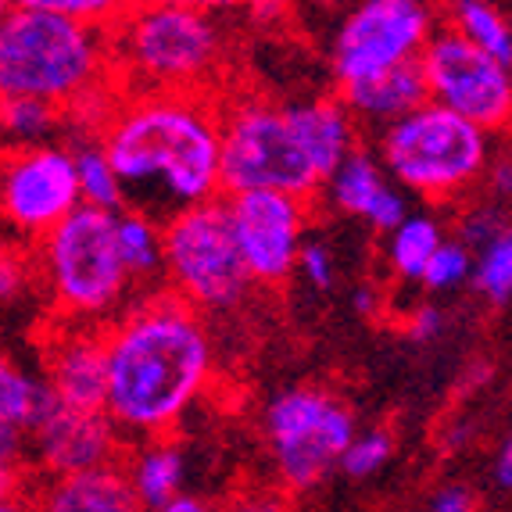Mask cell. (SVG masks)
Listing matches in <instances>:
<instances>
[{
    "label": "cell",
    "mask_w": 512,
    "mask_h": 512,
    "mask_svg": "<svg viewBox=\"0 0 512 512\" xmlns=\"http://www.w3.org/2000/svg\"><path fill=\"white\" fill-rule=\"evenodd\" d=\"M437 33L434 8L416 0H366L341 18L330 47V69L341 90L419 61Z\"/></svg>",
    "instance_id": "obj_10"
},
{
    "label": "cell",
    "mask_w": 512,
    "mask_h": 512,
    "mask_svg": "<svg viewBox=\"0 0 512 512\" xmlns=\"http://www.w3.org/2000/svg\"><path fill=\"white\" fill-rule=\"evenodd\" d=\"M33 512H147L140 505L126 462H111L101 470L72 473V477H43L29 491Z\"/></svg>",
    "instance_id": "obj_16"
},
{
    "label": "cell",
    "mask_w": 512,
    "mask_h": 512,
    "mask_svg": "<svg viewBox=\"0 0 512 512\" xmlns=\"http://www.w3.org/2000/svg\"><path fill=\"white\" fill-rule=\"evenodd\" d=\"M40 262L54 305L76 326L111 316L133 283L115 244V215L86 205L40 240Z\"/></svg>",
    "instance_id": "obj_6"
},
{
    "label": "cell",
    "mask_w": 512,
    "mask_h": 512,
    "mask_svg": "<svg viewBox=\"0 0 512 512\" xmlns=\"http://www.w3.org/2000/svg\"><path fill=\"white\" fill-rule=\"evenodd\" d=\"M326 194L341 212L359 215L369 226L384 230L391 237L405 219H409V205L405 197L384 180V169L369 151H355L341 169L326 180Z\"/></svg>",
    "instance_id": "obj_18"
},
{
    "label": "cell",
    "mask_w": 512,
    "mask_h": 512,
    "mask_svg": "<svg viewBox=\"0 0 512 512\" xmlns=\"http://www.w3.org/2000/svg\"><path fill=\"white\" fill-rule=\"evenodd\" d=\"M65 111L43 101H26V97H11L0 101V144L4 151H26V147H43L40 140L51 137L61 126Z\"/></svg>",
    "instance_id": "obj_25"
},
{
    "label": "cell",
    "mask_w": 512,
    "mask_h": 512,
    "mask_svg": "<svg viewBox=\"0 0 512 512\" xmlns=\"http://www.w3.org/2000/svg\"><path fill=\"white\" fill-rule=\"evenodd\" d=\"M47 391L65 409L104 412L108 402V355L104 330L76 326L47 348Z\"/></svg>",
    "instance_id": "obj_15"
},
{
    "label": "cell",
    "mask_w": 512,
    "mask_h": 512,
    "mask_svg": "<svg viewBox=\"0 0 512 512\" xmlns=\"http://www.w3.org/2000/svg\"><path fill=\"white\" fill-rule=\"evenodd\" d=\"M495 484L502 491H512V430L505 434V441L498 444V455H495Z\"/></svg>",
    "instance_id": "obj_38"
},
{
    "label": "cell",
    "mask_w": 512,
    "mask_h": 512,
    "mask_svg": "<svg viewBox=\"0 0 512 512\" xmlns=\"http://www.w3.org/2000/svg\"><path fill=\"white\" fill-rule=\"evenodd\" d=\"M101 147L122 187L162 194L169 219L222 194L219 119L201 97H129L104 126Z\"/></svg>",
    "instance_id": "obj_2"
},
{
    "label": "cell",
    "mask_w": 512,
    "mask_h": 512,
    "mask_svg": "<svg viewBox=\"0 0 512 512\" xmlns=\"http://www.w3.org/2000/svg\"><path fill=\"white\" fill-rule=\"evenodd\" d=\"M405 333H409L416 344L437 341L444 333V312L437 305H419L412 308V316L405 319Z\"/></svg>",
    "instance_id": "obj_34"
},
{
    "label": "cell",
    "mask_w": 512,
    "mask_h": 512,
    "mask_svg": "<svg viewBox=\"0 0 512 512\" xmlns=\"http://www.w3.org/2000/svg\"><path fill=\"white\" fill-rule=\"evenodd\" d=\"M419 69L427 79L430 104L455 111L484 133L512 122V69L477 51L452 26H437L419 54Z\"/></svg>",
    "instance_id": "obj_11"
},
{
    "label": "cell",
    "mask_w": 512,
    "mask_h": 512,
    "mask_svg": "<svg viewBox=\"0 0 512 512\" xmlns=\"http://www.w3.org/2000/svg\"><path fill=\"white\" fill-rule=\"evenodd\" d=\"M427 512H477V495L466 484H448L430 498Z\"/></svg>",
    "instance_id": "obj_36"
},
{
    "label": "cell",
    "mask_w": 512,
    "mask_h": 512,
    "mask_svg": "<svg viewBox=\"0 0 512 512\" xmlns=\"http://www.w3.org/2000/svg\"><path fill=\"white\" fill-rule=\"evenodd\" d=\"M222 133V194L273 190L308 201L323 180L316 176L308 154L301 151L283 108L265 101L233 104L219 119Z\"/></svg>",
    "instance_id": "obj_8"
},
{
    "label": "cell",
    "mask_w": 512,
    "mask_h": 512,
    "mask_svg": "<svg viewBox=\"0 0 512 512\" xmlns=\"http://www.w3.org/2000/svg\"><path fill=\"white\" fill-rule=\"evenodd\" d=\"M219 61V26L194 4L126 8L111 26V69L133 83L129 97H197V86L219 69Z\"/></svg>",
    "instance_id": "obj_4"
},
{
    "label": "cell",
    "mask_w": 512,
    "mask_h": 512,
    "mask_svg": "<svg viewBox=\"0 0 512 512\" xmlns=\"http://www.w3.org/2000/svg\"><path fill=\"white\" fill-rule=\"evenodd\" d=\"M115 244L126 273L133 280H147L154 273H165V244L162 226L147 212H119L115 215Z\"/></svg>",
    "instance_id": "obj_23"
},
{
    "label": "cell",
    "mask_w": 512,
    "mask_h": 512,
    "mask_svg": "<svg viewBox=\"0 0 512 512\" xmlns=\"http://www.w3.org/2000/svg\"><path fill=\"white\" fill-rule=\"evenodd\" d=\"M51 405V391L0 351V419L29 434Z\"/></svg>",
    "instance_id": "obj_24"
},
{
    "label": "cell",
    "mask_w": 512,
    "mask_h": 512,
    "mask_svg": "<svg viewBox=\"0 0 512 512\" xmlns=\"http://www.w3.org/2000/svg\"><path fill=\"white\" fill-rule=\"evenodd\" d=\"M162 244L169 291L197 312H230L255 287L240 255L226 197L165 219Z\"/></svg>",
    "instance_id": "obj_7"
},
{
    "label": "cell",
    "mask_w": 512,
    "mask_h": 512,
    "mask_svg": "<svg viewBox=\"0 0 512 512\" xmlns=\"http://www.w3.org/2000/svg\"><path fill=\"white\" fill-rule=\"evenodd\" d=\"M219 512H287V495L273 487H258V491H244L233 502H226Z\"/></svg>",
    "instance_id": "obj_33"
},
{
    "label": "cell",
    "mask_w": 512,
    "mask_h": 512,
    "mask_svg": "<svg viewBox=\"0 0 512 512\" xmlns=\"http://www.w3.org/2000/svg\"><path fill=\"white\" fill-rule=\"evenodd\" d=\"M29 491H33V484L26 480L22 462H0V505L26 502Z\"/></svg>",
    "instance_id": "obj_35"
},
{
    "label": "cell",
    "mask_w": 512,
    "mask_h": 512,
    "mask_svg": "<svg viewBox=\"0 0 512 512\" xmlns=\"http://www.w3.org/2000/svg\"><path fill=\"white\" fill-rule=\"evenodd\" d=\"M29 287V262L11 248H0V305L15 301Z\"/></svg>",
    "instance_id": "obj_32"
},
{
    "label": "cell",
    "mask_w": 512,
    "mask_h": 512,
    "mask_svg": "<svg viewBox=\"0 0 512 512\" xmlns=\"http://www.w3.org/2000/svg\"><path fill=\"white\" fill-rule=\"evenodd\" d=\"M83 208L76 154L65 147L0 151V215L26 237H47Z\"/></svg>",
    "instance_id": "obj_12"
},
{
    "label": "cell",
    "mask_w": 512,
    "mask_h": 512,
    "mask_svg": "<svg viewBox=\"0 0 512 512\" xmlns=\"http://www.w3.org/2000/svg\"><path fill=\"white\" fill-rule=\"evenodd\" d=\"M265 441L283 491H308L341 466L355 441V416L326 387H287L265 409Z\"/></svg>",
    "instance_id": "obj_9"
},
{
    "label": "cell",
    "mask_w": 512,
    "mask_h": 512,
    "mask_svg": "<svg viewBox=\"0 0 512 512\" xmlns=\"http://www.w3.org/2000/svg\"><path fill=\"white\" fill-rule=\"evenodd\" d=\"M298 269H301V276L316 287V291H330L333 287V258H330V248L319 244V240H312V244L301 248Z\"/></svg>",
    "instance_id": "obj_31"
},
{
    "label": "cell",
    "mask_w": 512,
    "mask_h": 512,
    "mask_svg": "<svg viewBox=\"0 0 512 512\" xmlns=\"http://www.w3.org/2000/svg\"><path fill=\"white\" fill-rule=\"evenodd\" d=\"M505 226H509V222L502 219V212H498V208H477V212H470L466 219H462L459 240L470 251H480L484 244H491V240H495Z\"/></svg>",
    "instance_id": "obj_30"
},
{
    "label": "cell",
    "mask_w": 512,
    "mask_h": 512,
    "mask_svg": "<svg viewBox=\"0 0 512 512\" xmlns=\"http://www.w3.org/2000/svg\"><path fill=\"white\" fill-rule=\"evenodd\" d=\"M154 512H212V505L201 502V498H194V495H183V498H176V502L165 505V509H154Z\"/></svg>",
    "instance_id": "obj_41"
},
{
    "label": "cell",
    "mask_w": 512,
    "mask_h": 512,
    "mask_svg": "<svg viewBox=\"0 0 512 512\" xmlns=\"http://www.w3.org/2000/svg\"><path fill=\"white\" fill-rule=\"evenodd\" d=\"M473 287L491 305H505L512 298V226H505L491 244L473 258Z\"/></svg>",
    "instance_id": "obj_27"
},
{
    "label": "cell",
    "mask_w": 512,
    "mask_h": 512,
    "mask_svg": "<svg viewBox=\"0 0 512 512\" xmlns=\"http://www.w3.org/2000/svg\"><path fill=\"white\" fill-rule=\"evenodd\" d=\"M111 72V29L83 26L43 0L4 4L0 15V101L26 97L69 111L101 90Z\"/></svg>",
    "instance_id": "obj_3"
},
{
    "label": "cell",
    "mask_w": 512,
    "mask_h": 512,
    "mask_svg": "<svg viewBox=\"0 0 512 512\" xmlns=\"http://www.w3.org/2000/svg\"><path fill=\"white\" fill-rule=\"evenodd\" d=\"M33 459L43 477H72V473L101 470L119 459L122 434L108 419V412L65 409L51 398L47 412L33 430Z\"/></svg>",
    "instance_id": "obj_14"
},
{
    "label": "cell",
    "mask_w": 512,
    "mask_h": 512,
    "mask_svg": "<svg viewBox=\"0 0 512 512\" xmlns=\"http://www.w3.org/2000/svg\"><path fill=\"white\" fill-rule=\"evenodd\" d=\"M72 154H76V176H79V194H83V205L97 208V212L119 215L122 197H126V187H122L119 172L111 169L101 140H97V144H94V140H90V144H79Z\"/></svg>",
    "instance_id": "obj_26"
},
{
    "label": "cell",
    "mask_w": 512,
    "mask_h": 512,
    "mask_svg": "<svg viewBox=\"0 0 512 512\" xmlns=\"http://www.w3.org/2000/svg\"><path fill=\"white\" fill-rule=\"evenodd\" d=\"M0 15H4V4H0Z\"/></svg>",
    "instance_id": "obj_44"
},
{
    "label": "cell",
    "mask_w": 512,
    "mask_h": 512,
    "mask_svg": "<svg viewBox=\"0 0 512 512\" xmlns=\"http://www.w3.org/2000/svg\"><path fill=\"white\" fill-rule=\"evenodd\" d=\"M341 101L355 115V122H376L387 129L412 111H419L423 104H430V90L419 61H409V65H398L384 76H373L366 83L341 90Z\"/></svg>",
    "instance_id": "obj_19"
},
{
    "label": "cell",
    "mask_w": 512,
    "mask_h": 512,
    "mask_svg": "<svg viewBox=\"0 0 512 512\" xmlns=\"http://www.w3.org/2000/svg\"><path fill=\"white\" fill-rule=\"evenodd\" d=\"M0 512H33V509H29V498H26V502H11V505H0Z\"/></svg>",
    "instance_id": "obj_43"
},
{
    "label": "cell",
    "mask_w": 512,
    "mask_h": 512,
    "mask_svg": "<svg viewBox=\"0 0 512 512\" xmlns=\"http://www.w3.org/2000/svg\"><path fill=\"white\" fill-rule=\"evenodd\" d=\"M394 455V437L387 430H369V434H355L348 444V452L341 459V470L348 477H373L380 466Z\"/></svg>",
    "instance_id": "obj_29"
},
{
    "label": "cell",
    "mask_w": 512,
    "mask_h": 512,
    "mask_svg": "<svg viewBox=\"0 0 512 512\" xmlns=\"http://www.w3.org/2000/svg\"><path fill=\"white\" fill-rule=\"evenodd\" d=\"M487 133L441 104H423L380 133V165L427 201H448L484 176Z\"/></svg>",
    "instance_id": "obj_5"
},
{
    "label": "cell",
    "mask_w": 512,
    "mask_h": 512,
    "mask_svg": "<svg viewBox=\"0 0 512 512\" xmlns=\"http://www.w3.org/2000/svg\"><path fill=\"white\" fill-rule=\"evenodd\" d=\"M473 251L462 244V240H444L437 255L430 258L427 273H423V287L427 291H455L466 280H473Z\"/></svg>",
    "instance_id": "obj_28"
},
{
    "label": "cell",
    "mask_w": 512,
    "mask_h": 512,
    "mask_svg": "<svg viewBox=\"0 0 512 512\" xmlns=\"http://www.w3.org/2000/svg\"><path fill=\"white\" fill-rule=\"evenodd\" d=\"M233 215L240 255L248 265L255 287H283L298 269L305 248L308 201L273 190H251V194L226 197Z\"/></svg>",
    "instance_id": "obj_13"
},
{
    "label": "cell",
    "mask_w": 512,
    "mask_h": 512,
    "mask_svg": "<svg viewBox=\"0 0 512 512\" xmlns=\"http://www.w3.org/2000/svg\"><path fill=\"white\" fill-rule=\"evenodd\" d=\"M448 26L470 40L477 51H484L487 58H495L498 65L512 69V22L495 8V4H484V0H459L452 11H448Z\"/></svg>",
    "instance_id": "obj_22"
},
{
    "label": "cell",
    "mask_w": 512,
    "mask_h": 512,
    "mask_svg": "<svg viewBox=\"0 0 512 512\" xmlns=\"http://www.w3.org/2000/svg\"><path fill=\"white\" fill-rule=\"evenodd\" d=\"M108 402L104 412L122 437L154 441L176 430L205 394L215 369L212 333L180 294L158 291L104 330Z\"/></svg>",
    "instance_id": "obj_1"
},
{
    "label": "cell",
    "mask_w": 512,
    "mask_h": 512,
    "mask_svg": "<svg viewBox=\"0 0 512 512\" xmlns=\"http://www.w3.org/2000/svg\"><path fill=\"white\" fill-rule=\"evenodd\" d=\"M283 115H287L301 151L308 154V162H312V169H316V176L323 183L348 162L351 154L359 151L355 147L359 122L344 108L341 97H316V101L283 104Z\"/></svg>",
    "instance_id": "obj_17"
},
{
    "label": "cell",
    "mask_w": 512,
    "mask_h": 512,
    "mask_svg": "<svg viewBox=\"0 0 512 512\" xmlns=\"http://www.w3.org/2000/svg\"><path fill=\"white\" fill-rule=\"evenodd\" d=\"M351 305H355L359 316H373L376 305H380V294H376L373 287H359V291L351 294Z\"/></svg>",
    "instance_id": "obj_40"
},
{
    "label": "cell",
    "mask_w": 512,
    "mask_h": 512,
    "mask_svg": "<svg viewBox=\"0 0 512 512\" xmlns=\"http://www.w3.org/2000/svg\"><path fill=\"white\" fill-rule=\"evenodd\" d=\"M487 183L502 197L512 194V158H498L495 165H487Z\"/></svg>",
    "instance_id": "obj_39"
},
{
    "label": "cell",
    "mask_w": 512,
    "mask_h": 512,
    "mask_svg": "<svg viewBox=\"0 0 512 512\" xmlns=\"http://www.w3.org/2000/svg\"><path fill=\"white\" fill-rule=\"evenodd\" d=\"M122 462H126L133 491H137L140 505L147 512L165 509L169 502L183 498L187 459H183V448L172 437H154V441L133 444V455Z\"/></svg>",
    "instance_id": "obj_20"
},
{
    "label": "cell",
    "mask_w": 512,
    "mask_h": 512,
    "mask_svg": "<svg viewBox=\"0 0 512 512\" xmlns=\"http://www.w3.org/2000/svg\"><path fill=\"white\" fill-rule=\"evenodd\" d=\"M470 441V423H455L452 430H448V437H444V448H459V444Z\"/></svg>",
    "instance_id": "obj_42"
},
{
    "label": "cell",
    "mask_w": 512,
    "mask_h": 512,
    "mask_svg": "<svg viewBox=\"0 0 512 512\" xmlns=\"http://www.w3.org/2000/svg\"><path fill=\"white\" fill-rule=\"evenodd\" d=\"M22 448H26V434L0 419V462H22Z\"/></svg>",
    "instance_id": "obj_37"
},
{
    "label": "cell",
    "mask_w": 512,
    "mask_h": 512,
    "mask_svg": "<svg viewBox=\"0 0 512 512\" xmlns=\"http://www.w3.org/2000/svg\"><path fill=\"white\" fill-rule=\"evenodd\" d=\"M441 244H444V233L434 215H409V219L387 237V265H391V273L398 276V280L419 283Z\"/></svg>",
    "instance_id": "obj_21"
}]
</instances>
